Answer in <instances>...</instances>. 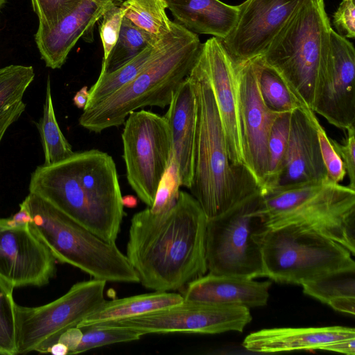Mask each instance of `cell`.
I'll use <instances>...</instances> for the list:
<instances>
[{
  "mask_svg": "<svg viewBox=\"0 0 355 355\" xmlns=\"http://www.w3.org/2000/svg\"><path fill=\"white\" fill-rule=\"evenodd\" d=\"M207 223L198 202L184 191L164 213L153 214L149 207L136 213L125 256L139 282L154 291L169 292L205 275Z\"/></svg>",
  "mask_w": 355,
  "mask_h": 355,
  "instance_id": "cell-1",
  "label": "cell"
},
{
  "mask_svg": "<svg viewBox=\"0 0 355 355\" xmlns=\"http://www.w3.org/2000/svg\"><path fill=\"white\" fill-rule=\"evenodd\" d=\"M35 194L108 243H115L124 215L112 157L97 149L74 153L32 173Z\"/></svg>",
  "mask_w": 355,
  "mask_h": 355,
  "instance_id": "cell-2",
  "label": "cell"
},
{
  "mask_svg": "<svg viewBox=\"0 0 355 355\" xmlns=\"http://www.w3.org/2000/svg\"><path fill=\"white\" fill-rule=\"evenodd\" d=\"M189 77L195 89L197 105L193 174L189 189L209 219L261 192V188L246 166H235L230 160L202 51Z\"/></svg>",
  "mask_w": 355,
  "mask_h": 355,
  "instance_id": "cell-3",
  "label": "cell"
},
{
  "mask_svg": "<svg viewBox=\"0 0 355 355\" xmlns=\"http://www.w3.org/2000/svg\"><path fill=\"white\" fill-rule=\"evenodd\" d=\"M201 48L197 34L173 21L171 30L157 43L144 69L112 95L84 109L79 124L98 133L123 124L128 116L138 109L168 106L191 72Z\"/></svg>",
  "mask_w": 355,
  "mask_h": 355,
  "instance_id": "cell-4",
  "label": "cell"
},
{
  "mask_svg": "<svg viewBox=\"0 0 355 355\" xmlns=\"http://www.w3.org/2000/svg\"><path fill=\"white\" fill-rule=\"evenodd\" d=\"M331 28L324 0H302L259 55L311 110L319 68L331 51Z\"/></svg>",
  "mask_w": 355,
  "mask_h": 355,
  "instance_id": "cell-5",
  "label": "cell"
},
{
  "mask_svg": "<svg viewBox=\"0 0 355 355\" xmlns=\"http://www.w3.org/2000/svg\"><path fill=\"white\" fill-rule=\"evenodd\" d=\"M270 228L296 224L333 239L355 255V190L327 180L276 187L261 194Z\"/></svg>",
  "mask_w": 355,
  "mask_h": 355,
  "instance_id": "cell-6",
  "label": "cell"
},
{
  "mask_svg": "<svg viewBox=\"0 0 355 355\" xmlns=\"http://www.w3.org/2000/svg\"><path fill=\"white\" fill-rule=\"evenodd\" d=\"M30 213V226L55 259L70 264L94 279L139 283L137 272L115 243H108L29 193L22 202Z\"/></svg>",
  "mask_w": 355,
  "mask_h": 355,
  "instance_id": "cell-7",
  "label": "cell"
},
{
  "mask_svg": "<svg viewBox=\"0 0 355 355\" xmlns=\"http://www.w3.org/2000/svg\"><path fill=\"white\" fill-rule=\"evenodd\" d=\"M264 277L300 284L323 276L355 270L352 253L316 231L296 224L270 228L262 245Z\"/></svg>",
  "mask_w": 355,
  "mask_h": 355,
  "instance_id": "cell-8",
  "label": "cell"
},
{
  "mask_svg": "<svg viewBox=\"0 0 355 355\" xmlns=\"http://www.w3.org/2000/svg\"><path fill=\"white\" fill-rule=\"evenodd\" d=\"M261 198V193H257L207 219L205 257L210 273L264 277L262 245L270 228L262 211Z\"/></svg>",
  "mask_w": 355,
  "mask_h": 355,
  "instance_id": "cell-9",
  "label": "cell"
},
{
  "mask_svg": "<svg viewBox=\"0 0 355 355\" xmlns=\"http://www.w3.org/2000/svg\"><path fill=\"white\" fill-rule=\"evenodd\" d=\"M106 283L94 278L78 282L60 297L40 306L16 304L17 354L47 353L64 331L76 327L102 304Z\"/></svg>",
  "mask_w": 355,
  "mask_h": 355,
  "instance_id": "cell-10",
  "label": "cell"
},
{
  "mask_svg": "<svg viewBox=\"0 0 355 355\" xmlns=\"http://www.w3.org/2000/svg\"><path fill=\"white\" fill-rule=\"evenodd\" d=\"M126 178L138 198L151 207L173 156L170 130L164 116L140 110L131 112L121 134Z\"/></svg>",
  "mask_w": 355,
  "mask_h": 355,
  "instance_id": "cell-11",
  "label": "cell"
},
{
  "mask_svg": "<svg viewBox=\"0 0 355 355\" xmlns=\"http://www.w3.org/2000/svg\"><path fill=\"white\" fill-rule=\"evenodd\" d=\"M252 320L249 308L183 300L171 306L138 316L98 322L85 327H125L148 334H216L242 332Z\"/></svg>",
  "mask_w": 355,
  "mask_h": 355,
  "instance_id": "cell-12",
  "label": "cell"
},
{
  "mask_svg": "<svg viewBox=\"0 0 355 355\" xmlns=\"http://www.w3.org/2000/svg\"><path fill=\"white\" fill-rule=\"evenodd\" d=\"M330 40L331 51L319 68L312 110L346 130L355 123V50L333 28Z\"/></svg>",
  "mask_w": 355,
  "mask_h": 355,
  "instance_id": "cell-13",
  "label": "cell"
},
{
  "mask_svg": "<svg viewBox=\"0 0 355 355\" xmlns=\"http://www.w3.org/2000/svg\"><path fill=\"white\" fill-rule=\"evenodd\" d=\"M236 75L245 166L261 189L267 172L268 138L279 113L268 108L262 99L253 59L236 63Z\"/></svg>",
  "mask_w": 355,
  "mask_h": 355,
  "instance_id": "cell-14",
  "label": "cell"
},
{
  "mask_svg": "<svg viewBox=\"0 0 355 355\" xmlns=\"http://www.w3.org/2000/svg\"><path fill=\"white\" fill-rule=\"evenodd\" d=\"M302 0H245L236 24L222 40L237 63L261 55Z\"/></svg>",
  "mask_w": 355,
  "mask_h": 355,
  "instance_id": "cell-15",
  "label": "cell"
},
{
  "mask_svg": "<svg viewBox=\"0 0 355 355\" xmlns=\"http://www.w3.org/2000/svg\"><path fill=\"white\" fill-rule=\"evenodd\" d=\"M55 273V257L30 224L0 225V277L15 288L42 286Z\"/></svg>",
  "mask_w": 355,
  "mask_h": 355,
  "instance_id": "cell-16",
  "label": "cell"
},
{
  "mask_svg": "<svg viewBox=\"0 0 355 355\" xmlns=\"http://www.w3.org/2000/svg\"><path fill=\"white\" fill-rule=\"evenodd\" d=\"M206 68L220 118L228 156L235 166H245L239 114L236 63L221 40L202 44Z\"/></svg>",
  "mask_w": 355,
  "mask_h": 355,
  "instance_id": "cell-17",
  "label": "cell"
},
{
  "mask_svg": "<svg viewBox=\"0 0 355 355\" xmlns=\"http://www.w3.org/2000/svg\"><path fill=\"white\" fill-rule=\"evenodd\" d=\"M316 119L310 109L301 108L291 112L287 148L276 187L326 180Z\"/></svg>",
  "mask_w": 355,
  "mask_h": 355,
  "instance_id": "cell-18",
  "label": "cell"
},
{
  "mask_svg": "<svg viewBox=\"0 0 355 355\" xmlns=\"http://www.w3.org/2000/svg\"><path fill=\"white\" fill-rule=\"evenodd\" d=\"M123 0H82L58 24L52 26L39 24L35 41L47 67L60 68L80 37L92 31L103 14Z\"/></svg>",
  "mask_w": 355,
  "mask_h": 355,
  "instance_id": "cell-19",
  "label": "cell"
},
{
  "mask_svg": "<svg viewBox=\"0 0 355 355\" xmlns=\"http://www.w3.org/2000/svg\"><path fill=\"white\" fill-rule=\"evenodd\" d=\"M271 282L209 272L189 282L182 293L184 300L247 308L267 304Z\"/></svg>",
  "mask_w": 355,
  "mask_h": 355,
  "instance_id": "cell-20",
  "label": "cell"
},
{
  "mask_svg": "<svg viewBox=\"0 0 355 355\" xmlns=\"http://www.w3.org/2000/svg\"><path fill=\"white\" fill-rule=\"evenodd\" d=\"M196 111L195 89L188 76L173 95L164 116L171 132L172 158L177 167L180 185L188 189L193 174Z\"/></svg>",
  "mask_w": 355,
  "mask_h": 355,
  "instance_id": "cell-21",
  "label": "cell"
},
{
  "mask_svg": "<svg viewBox=\"0 0 355 355\" xmlns=\"http://www.w3.org/2000/svg\"><path fill=\"white\" fill-rule=\"evenodd\" d=\"M352 336H355L354 328L342 326L272 328L251 333L244 339L243 346L259 353L313 350Z\"/></svg>",
  "mask_w": 355,
  "mask_h": 355,
  "instance_id": "cell-22",
  "label": "cell"
},
{
  "mask_svg": "<svg viewBox=\"0 0 355 355\" xmlns=\"http://www.w3.org/2000/svg\"><path fill=\"white\" fill-rule=\"evenodd\" d=\"M175 22L195 34L223 40L234 27L238 6L220 0H165Z\"/></svg>",
  "mask_w": 355,
  "mask_h": 355,
  "instance_id": "cell-23",
  "label": "cell"
},
{
  "mask_svg": "<svg viewBox=\"0 0 355 355\" xmlns=\"http://www.w3.org/2000/svg\"><path fill=\"white\" fill-rule=\"evenodd\" d=\"M183 300L182 295L178 293L154 291L109 301L105 300L98 309L85 317L76 327L83 328L98 322L138 316L173 306Z\"/></svg>",
  "mask_w": 355,
  "mask_h": 355,
  "instance_id": "cell-24",
  "label": "cell"
},
{
  "mask_svg": "<svg viewBox=\"0 0 355 355\" xmlns=\"http://www.w3.org/2000/svg\"><path fill=\"white\" fill-rule=\"evenodd\" d=\"M34 77L31 66L12 64L0 68V141L25 110L23 96Z\"/></svg>",
  "mask_w": 355,
  "mask_h": 355,
  "instance_id": "cell-25",
  "label": "cell"
},
{
  "mask_svg": "<svg viewBox=\"0 0 355 355\" xmlns=\"http://www.w3.org/2000/svg\"><path fill=\"white\" fill-rule=\"evenodd\" d=\"M304 294L336 311L355 314V270L329 274L302 284Z\"/></svg>",
  "mask_w": 355,
  "mask_h": 355,
  "instance_id": "cell-26",
  "label": "cell"
},
{
  "mask_svg": "<svg viewBox=\"0 0 355 355\" xmlns=\"http://www.w3.org/2000/svg\"><path fill=\"white\" fill-rule=\"evenodd\" d=\"M36 125L44 150V165L49 166L62 162L74 153L56 120L49 77H48L46 83L43 114Z\"/></svg>",
  "mask_w": 355,
  "mask_h": 355,
  "instance_id": "cell-27",
  "label": "cell"
},
{
  "mask_svg": "<svg viewBox=\"0 0 355 355\" xmlns=\"http://www.w3.org/2000/svg\"><path fill=\"white\" fill-rule=\"evenodd\" d=\"M121 6L125 17L156 40L171 30L173 21L166 13L165 0H124Z\"/></svg>",
  "mask_w": 355,
  "mask_h": 355,
  "instance_id": "cell-28",
  "label": "cell"
},
{
  "mask_svg": "<svg viewBox=\"0 0 355 355\" xmlns=\"http://www.w3.org/2000/svg\"><path fill=\"white\" fill-rule=\"evenodd\" d=\"M157 43L148 46L119 69L110 73L100 74L89 90L88 101L84 109L98 103L132 80L149 62L155 51Z\"/></svg>",
  "mask_w": 355,
  "mask_h": 355,
  "instance_id": "cell-29",
  "label": "cell"
},
{
  "mask_svg": "<svg viewBox=\"0 0 355 355\" xmlns=\"http://www.w3.org/2000/svg\"><path fill=\"white\" fill-rule=\"evenodd\" d=\"M158 41L123 17L118 40L107 58L103 60L100 74L119 69Z\"/></svg>",
  "mask_w": 355,
  "mask_h": 355,
  "instance_id": "cell-30",
  "label": "cell"
},
{
  "mask_svg": "<svg viewBox=\"0 0 355 355\" xmlns=\"http://www.w3.org/2000/svg\"><path fill=\"white\" fill-rule=\"evenodd\" d=\"M253 60L256 65L260 93L268 108L279 114L305 108L293 95L277 73L263 63L260 56Z\"/></svg>",
  "mask_w": 355,
  "mask_h": 355,
  "instance_id": "cell-31",
  "label": "cell"
},
{
  "mask_svg": "<svg viewBox=\"0 0 355 355\" xmlns=\"http://www.w3.org/2000/svg\"><path fill=\"white\" fill-rule=\"evenodd\" d=\"M291 112L279 114L276 118L268 141V166L261 187L264 194L276 187L287 148Z\"/></svg>",
  "mask_w": 355,
  "mask_h": 355,
  "instance_id": "cell-32",
  "label": "cell"
},
{
  "mask_svg": "<svg viewBox=\"0 0 355 355\" xmlns=\"http://www.w3.org/2000/svg\"><path fill=\"white\" fill-rule=\"evenodd\" d=\"M14 288L0 277V354H17Z\"/></svg>",
  "mask_w": 355,
  "mask_h": 355,
  "instance_id": "cell-33",
  "label": "cell"
},
{
  "mask_svg": "<svg viewBox=\"0 0 355 355\" xmlns=\"http://www.w3.org/2000/svg\"><path fill=\"white\" fill-rule=\"evenodd\" d=\"M83 337L73 354L82 353L96 347L139 340L143 335L125 327H84Z\"/></svg>",
  "mask_w": 355,
  "mask_h": 355,
  "instance_id": "cell-34",
  "label": "cell"
},
{
  "mask_svg": "<svg viewBox=\"0 0 355 355\" xmlns=\"http://www.w3.org/2000/svg\"><path fill=\"white\" fill-rule=\"evenodd\" d=\"M180 186L177 167L172 158L159 184L153 205L149 207L150 211L162 214L171 209L178 198Z\"/></svg>",
  "mask_w": 355,
  "mask_h": 355,
  "instance_id": "cell-35",
  "label": "cell"
},
{
  "mask_svg": "<svg viewBox=\"0 0 355 355\" xmlns=\"http://www.w3.org/2000/svg\"><path fill=\"white\" fill-rule=\"evenodd\" d=\"M315 124L320 153L327 171L326 180L330 183L340 184L347 174L343 161L318 119Z\"/></svg>",
  "mask_w": 355,
  "mask_h": 355,
  "instance_id": "cell-36",
  "label": "cell"
},
{
  "mask_svg": "<svg viewBox=\"0 0 355 355\" xmlns=\"http://www.w3.org/2000/svg\"><path fill=\"white\" fill-rule=\"evenodd\" d=\"M82 0H31L39 24L52 26L71 12Z\"/></svg>",
  "mask_w": 355,
  "mask_h": 355,
  "instance_id": "cell-37",
  "label": "cell"
},
{
  "mask_svg": "<svg viewBox=\"0 0 355 355\" xmlns=\"http://www.w3.org/2000/svg\"><path fill=\"white\" fill-rule=\"evenodd\" d=\"M124 11L121 4H116L102 16L99 24V34L103 49L105 60L115 45L120 32Z\"/></svg>",
  "mask_w": 355,
  "mask_h": 355,
  "instance_id": "cell-38",
  "label": "cell"
},
{
  "mask_svg": "<svg viewBox=\"0 0 355 355\" xmlns=\"http://www.w3.org/2000/svg\"><path fill=\"white\" fill-rule=\"evenodd\" d=\"M343 144L330 138L331 144L341 158L349 180V187L355 190V128L350 127Z\"/></svg>",
  "mask_w": 355,
  "mask_h": 355,
  "instance_id": "cell-39",
  "label": "cell"
},
{
  "mask_svg": "<svg viewBox=\"0 0 355 355\" xmlns=\"http://www.w3.org/2000/svg\"><path fill=\"white\" fill-rule=\"evenodd\" d=\"M333 25L345 38L355 37L354 0H343L333 15Z\"/></svg>",
  "mask_w": 355,
  "mask_h": 355,
  "instance_id": "cell-40",
  "label": "cell"
},
{
  "mask_svg": "<svg viewBox=\"0 0 355 355\" xmlns=\"http://www.w3.org/2000/svg\"><path fill=\"white\" fill-rule=\"evenodd\" d=\"M83 337V331L78 327H71L64 331L59 337L58 342L66 345L69 349L68 354H73Z\"/></svg>",
  "mask_w": 355,
  "mask_h": 355,
  "instance_id": "cell-41",
  "label": "cell"
},
{
  "mask_svg": "<svg viewBox=\"0 0 355 355\" xmlns=\"http://www.w3.org/2000/svg\"><path fill=\"white\" fill-rule=\"evenodd\" d=\"M31 217L26 206L21 202L19 210L12 216L0 219V225L8 227H21L30 224Z\"/></svg>",
  "mask_w": 355,
  "mask_h": 355,
  "instance_id": "cell-42",
  "label": "cell"
},
{
  "mask_svg": "<svg viewBox=\"0 0 355 355\" xmlns=\"http://www.w3.org/2000/svg\"><path fill=\"white\" fill-rule=\"evenodd\" d=\"M320 350L340 352L347 355H355V336L336 340L322 347Z\"/></svg>",
  "mask_w": 355,
  "mask_h": 355,
  "instance_id": "cell-43",
  "label": "cell"
},
{
  "mask_svg": "<svg viewBox=\"0 0 355 355\" xmlns=\"http://www.w3.org/2000/svg\"><path fill=\"white\" fill-rule=\"evenodd\" d=\"M89 98V90L87 86L83 87L78 90L73 96V101L74 105L80 109H84L86 106Z\"/></svg>",
  "mask_w": 355,
  "mask_h": 355,
  "instance_id": "cell-44",
  "label": "cell"
},
{
  "mask_svg": "<svg viewBox=\"0 0 355 355\" xmlns=\"http://www.w3.org/2000/svg\"><path fill=\"white\" fill-rule=\"evenodd\" d=\"M48 352L55 355H65L68 354L69 349L63 343L57 342L49 349Z\"/></svg>",
  "mask_w": 355,
  "mask_h": 355,
  "instance_id": "cell-45",
  "label": "cell"
},
{
  "mask_svg": "<svg viewBox=\"0 0 355 355\" xmlns=\"http://www.w3.org/2000/svg\"><path fill=\"white\" fill-rule=\"evenodd\" d=\"M122 203L123 207L125 206L128 208H133L137 206V200L134 196L127 195L122 196Z\"/></svg>",
  "mask_w": 355,
  "mask_h": 355,
  "instance_id": "cell-46",
  "label": "cell"
},
{
  "mask_svg": "<svg viewBox=\"0 0 355 355\" xmlns=\"http://www.w3.org/2000/svg\"><path fill=\"white\" fill-rule=\"evenodd\" d=\"M7 0H0V9L4 6Z\"/></svg>",
  "mask_w": 355,
  "mask_h": 355,
  "instance_id": "cell-47",
  "label": "cell"
}]
</instances>
